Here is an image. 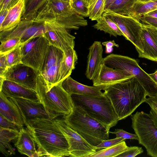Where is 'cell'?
<instances>
[{
  "instance_id": "26",
  "label": "cell",
  "mask_w": 157,
  "mask_h": 157,
  "mask_svg": "<svg viewBox=\"0 0 157 157\" xmlns=\"http://www.w3.org/2000/svg\"><path fill=\"white\" fill-rule=\"evenodd\" d=\"M64 56V53L60 49L50 44L39 72L44 71L61 62Z\"/></svg>"
},
{
  "instance_id": "43",
  "label": "cell",
  "mask_w": 157,
  "mask_h": 157,
  "mask_svg": "<svg viewBox=\"0 0 157 157\" xmlns=\"http://www.w3.org/2000/svg\"><path fill=\"white\" fill-rule=\"evenodd\" d=\"M9 68L6 55L0 54V76H2Z\"/></svg>"
},
{
  "instance_id": "19",
  "label": "cell",
  "mask_w": 157,
  "mask_h": 157,
  "mask_svg": "<svg viewBox=\"0 0 157 157\" xmlns=\"http://www.w3.org/2000/svg\"><path fill=\"white\" fill-rule=\"evenodd\" d=\"M0 115L21 128L24 122L19 109L12 100L0 91Z\"/></svg>"
},
{
  "instance_id": "5",
  "label": "cell",
  "mask_w": 157,
  "mask_h": 157,
  "mask_svg": "<svg viewBox=\"0 0 157 157\" xmlns=\"http://www.w3.org/2000/svg\"><path fill=\"white\" fill-rule=\"evenodd\" d=\"M71 97L74 105L81 107L108 131L119 121L111 102L104 94L99 96L73 94Z\"/></svg>"
},
{
  "instance_id": "44",
  "label": "cell",
  "mask_w": 157,
  "mask_h": 157,
  "mask_svg": "<svg viewBox=\"0 0 157 157\" xmlns=\"http://www.w3.org/2000/svg\"><path fill=\"white\" fill-rule=\"evenodd\" d=\"M101 43L102 45L105 47V52L106 53L112 52L113 50V47H119V45L116 43L114 40L104 42Z\"/></svg>"
},
{
  "instance_id": "6",
  "label": "cell",
  "mask_w": 157,
  "mask_h": 157,
  "mask_svg": "<svg viewBox=\"0 0 157 157\" xmlns=\"http://www.w3.org/2000/svg\"><path fill=\"white\" fill-rule=\"evenodd\" d=\"M71 4L64 0H48L37 12L33 20L35 23L45 21L56 23L67 29L75 30L80 19Z\"/></svg>"
},
{
  "instance_id": "42",
  "label": "cell",
  "mask_w": 157,
  "mask_h": 157,
  "mask_svg": "<svg viewBox=\"0 0 157 157\" xmlns=\"http://www.w3.org/2000/svg\"><path fill=\"white\" fill-rule=\"evenodd\" d=\"M139 21H141L146 24L157 28V18L144 15L140 18Z\"/></svg>"
},
{
  "instance_id": "28",
  "label": "cell",
  "mask_w": 157,
  "mask_h": 157,
  "mask_svg": "<svg viewBox=\"0 0 157 157\" xmlns=\"http://www.w3.org/2000/svg\"><path fill=\"white\" fill-rule=\"evenodd\" d=\"M62 61L44 71L39 72L44 78L48 87H51L61 82V67Z\"/></svg>"
},
{
  "instance_id": "50",
  "label": "cell",
  "mask_w": 157,
  "mask_h": 157,
  "mask_svg": "<svg viewBox=\"0 0 157 157\" xmlns=\"http://www.w3.org/2000/svg\"><path fill=\"white\" fill-rule=\"evenodd\" d=\"M65 0V1H67V2H68L71 5V0Z\"/></svg>"
},
{
  "instance_id": "35",
  "label": "cell",
  "mask_w": 157,
  "mask_h": 157,
  "mask_svg": "<svg viewBox=\"0 0 157 157\" xmlns=\"http://www.w3.org/2000/svg\"><path fill=\"white\" fill-rule=\"evenodd\" d=\"M6 56V60L9 67L22 63V53L21 46L10 52Z\"/></svg>"
},
{
  "instance_id": "40",
  "label": "cell",
  "mask_w": 157,
  "mask_h": 157,
  "mask_svg": "<svg viewBox=\"0 0 157 157\" xmlns=\"http://www.w3.org/2000/svg\"><path fill=\"white\" fill-rule=\"evenodd\" d=\"M21 0H2L0 1V12L9 10Z\"/></svg>"
},
{
  "instance_id": "47",
  "label": "cell",
  "mask_w": 157,
  "mask_h": 157,
  "mask_svg": "<svg viewBox=\"0 0 157 157\" xmlns=\"http://www.w3.org/2000/svg\"><path fill=\"white\" fill-rule=\"evenodd\" d=\"M149 75L152 79L157 84V70L153 73L149 74Z\"/></svg>"
},
{
  "instance_id": "23",
  "label": "cell",
  "mask_w": 157,
  "mask_h": 157,
  "mask_svg": "<svg viewBox=\"0 0 157 157\" xmlns=\"http://www.w3.org/2000/svg\"><path fill=\"white\" fill-rule=\"evenodd\" d=\"M19 132V130L0 127V151L6 156L15 154L11 143L17 139Z\"/></svg>"
},
{
  "instance_id": "27",
  "label": "cell",
  "mask_w": 157,
  "mask_h": 157,
  "mask_svg": "<svg viewBox=\"0 0 157 157\" xmlns=\"http://www.w3.org/2000/svg\"><path fill=\"white\" fill-rule=\"evenodd\" d=\"M97 22L93 27L94 28L102 31L110 36L117 37L124 35L116 24L109 18L102 16L96 20Z\"/></svg>"
},
{
  "instance_id": "22",
  "label": "cell",
  "mask_w": 157,
  "mask_h": 157,
  "mask_svg": "<svg viewBox=\"0 0 157 157\" xmlns=\"http://www.w3.org/2000/svg\"><path fill=\"white\" fill-rule=\"evenodd\" d=\"M25 8V0H21L9 10L4 22L0 25V32L8 31L16 27L21 21Z\"/></svg>"
},
{
  "instance_id": "37",
  "label": "cell",
  "mask_w": 157,
  "mask_h": 157,
  "mask_svg": "<svg viewBox=\"0 0 157 157\" xmlns=\"http://www.w3.org/2000/svg\"><path fill=\"white\" fill-rule=\"evenodd\" d=\"M144 151L141 147L132 146L128 147L123 152L118 155V157H135L143 153Z\"/></svg>"
},
{
  "instance_id": "12",
  "label": "cell",
  "mask_w": 157,
  "mask_h": 157,
  "mask_svg": "<svg viewBox=\"0 0 157 157\" xmlns=\"http://www.w3.org/2000/svg\"><path fill=\"white\" fill-rule=\"evenodd\" d=\"M44 35L50 44L61 50L64 52L71 48H74L75 37L67 29L53 22L45 21Z\"/></svg>"
},
{
  "instance_id": "36",
  "label": "cell",
  "mask_w": 157,
  "mask_h": 157,
  "mask_svg": "<svg viewBox=\"0 0 157 157\" xmlns=\"http://www.w3.org/2000/svg\"><path fill=\"white\" fill-rule=\"evenodd\" d=\"M144 102L148 104L151 108L149 116L157 127V96L149 97Z\"/></svg>"
},
{
  "instance_id": "25",
  "label": "cell",
  "mask_w": 157,
  "mask_h": 157,
  "mask_svg": "<svg viewBox=\"0 0 157 157\" xmlns=\"http://www.w3.org/2000/svg\"><path fill=\"white\" fill-rule=\"evenodd\" d=\"M157 9V0H137L134 3L129 16L139 21L146 13Z\"/></svg>"
},
{
  "instance_id": "18",
  "label": "cell",
  "mask_w": 157,
  "mask_h": 157,
  "mask_svg": "<svg viewBox=\"0 0 157 157\" xmlns=\"http://www.w3.org/2000/svg\"><path fill=\"white\" fill-rule=\"evenodd\" d=\"M85 75L93 80L97 75L102 64L103 49L100 41H95L89 48Z\"/></svg>"
},
{
  "instance_id": "1",
  "label": "cell",
  "mask_w": 157,
  "mask_h": 157,
  "mask_svg": "<svg viewBox=\"0 0 157 157\" xmlns=\"http://www.w3.org/2000/svg\"><path fill=\"white\" fill-rule=\"evenodd\" d=\"M54 119L36 118L24 123L38 147L40 156H70L67 141Z\"/></svg>"
},
{
  "instance_id": "2",
  "label": "cell",
  "mask_w": 157,
  "mask_h": 157,
  "mask_svg": "<svg viewBox=\"0 0 157 157\" xmlns=\"http://www.w3.org/2000/svg\"><path fill=\"white\" fill-rule=\"evenodd\" d=\"M103 94L109 99L119 121L131 115L144 102L147 92L134 77L105 88Z\"/></svg>"
},
{
  "instance_id": "51",
  "label": "cell",
  "mask_w": 157,
  "mask_h": 157,
  "mask_svg": "<svg viewBox=\"0 0 157 157\" xmlns=\"http://www.w3.org/2000/svg\"><path fill=\"white\" fill-rule=\"evenodd\" d=\"M153 0V1H155V0Z\"/></svg>"
},
{
  "instance_id": "11",
  "label": "cell",
  "mask_w": 157,
  "mask_h": 157,
  "mask_svg": "<svg viewBox=\"0 0 157 157\" xmlns=\"http://www.w3.org/2000/svg\"><path fill=\"white\" fill-rule=\"evenodd\" d=\"M54 123L62 132L69 145L70 157H88L96 152L93 146L68 126L63 119H54Z\"/></svg>"
},
{
  "instance_id": "45",
  "label": "cell",
  "mask_w": 157,
  "mask_h": 157,
  "mask_svg": "<svg viewBox=\"0 0 157 157\" xmlns=\"http://www.w3.org/2000/svg\"><path fill=\"white\" fill-rule=\"evenodd\" d=\"M9 11V10H7L3 11L0 12V25L4 22Z\"/></svg>"
},
{
  "instance_id": "9",
  "label": "cell",
  "mask_w": 157,
  "mask_h": 157,
  "mask_svg": "<svg viewBox=\"0 0 157 157\" xmlns=\"http://www.w3.org/2000/svg\"><path fill=\"white\" fill-rule=\"evenodd\" d=\"M102 16L109 18L117 25L126 39L135 46L138 54L143 52L141 36L142 24L132 17L123 15L106 10Z\"/></svg>"
},
{
  "instance_id": "41",
  "label": "cell",
  "mask_w": 157,
  "mask_h": 157,
  "mask_svg": "<svg viewBox=\"0 0 157 157\" xmlns=\"http://www.w3.org/2000/svg\"><path fill=\"white\" fill-rule=\"evenodd\" d=\"M0 127L4 128L20 130V128L17 125L1 115H0Z\"/></svg>"
},
{
  "instance_id": "10",
  "label": "cell",
  "mask_w": 157,
  "mask_h": 157,
  "mask_svg": "<svg viewBox=\"0 0 157 157\" xmlns=\"http://www.w3.org/2000/svg\"><path fill=\"white\" fill-rule=\"evenodd\" d=\"M49 45L44 35L33 38L22 44V63L39 72Z\"/></svg>"
},
{
  "instance_id": "38",
  "label": "cell",
  "mask_w": 157,
  "mask_h": 157,
  "mask_svg": "<svg viewBox=\"0 0 157 157\" xmlns=\"http://www.w3.org/2000/svg\"><path fill=\"white\" fill-rule=\"evenodd\" d=\"M125 140L122 138L116 137L112 139L103 140L95 147L97 150H100L115 145Z\"/></svg>"
},
{
  "instance_id": "33",
  "label": "cell",
  "mask_w": 157,
  "mask_h": 157,
  "mask_svg": "<svg viewBox=\"0 0 157 157\" xmlns=\"http://www.w3.org/2000/svg\"><path fill=\"white\" fill-rule=\"evenodd\" d=\"M1 43L0 54L4 55H6L21 45V39L18 37H10Z\"/></svg>"
},
{
  "instance_id": "3",
  "label": "cell",
  "mask_w": 157,
  "mask_h": 157,
  "mask_svg": "<svg viewBox=\"0 0 157 157\" xmlns=\"http://www.w3.org/2000/svg\"><path fill=\"white\" fill-rule=\"evenodd\" d=\"M63 119L68 126L93 146L109 139V132L78 106L74 105L71 112Z\"/></svg>"
},
{
  "instance_id": "17",
  "label": "cell",
  "mask_w": 157,
  "mask_h": 157,
  "mask_svg": "<svg viewBox=\"0 0 157 157\" xmlns=\"http://www.w3.org/2000/svg\"><path fill=\"white\" fill-rule=\"evenodd\" d=\"M2 91L8 98H21L40 101L36 91L15 82L4 79L0 87Z\"/></svg>"
},
{
  "instance_id": "15",
  "label": "cell",
  "mask_w": 157,
  "mask_h": 157,
  "mask_svg": "<svg viewBox=\"0 0 157 157\" xmlns=\"http://www.w3.org/2000/svg\"><path fill=\"white\" fill-rule=\"evenodd\" d=\"M134 77L125 71L111 68L102 63L97 75L92 80L93 86L103 87L104 90Z\"/></svg>"
},
{
  "instance_id": "14",
  "label": "cell",
  "mask_w": 157,
  "mask_h": 157,
  "mask_svg": "<svg viewBox=\"0 0 157 157\" xmlns=\"http://www.w3.org/2000/svg\"><path fill=\"white\" fill-rule=\"evenodd\" d=\"M10 98L18 107L24 123L36 118L53 119L59 116L47 111L40 101H36L21 98Z\"/></svg>"
},
{
  "instance_id": "29",
  "label": "cell",
  "mask_w": 157,
  "mask_h": 157,
  "mask_svg": "<svg viewBox=\"0 0 157 157\" xmlns=\"http://www.w3.org/2000/svg\"><path fill=\"white\" fill-rule=\"evenodd\" d=\"M128 147L124 141L113 146L98 150L88 157H117Z\"/></svg>"
},
{
  "instance_id": "24",
  "label": "cell",
  "mask_w": 157,
  "mask_h": 157,
  "mask_svg": "<svg viewBox=\"0 0 157 157\" xmlns=\"http://www.w3.org/2000/svg\"><path fill=\"white\" fill-rule=\"evenodd\" d=\"M64 56L61 67L60 82L70 76L78 60V56L74 48H71L64 52Z\"/></svg>"
},
{
  "instance_id": "46",
  "label": "cell",
  "mask_w": 157,
  "mask_h": 157,
  "mask_svg": "<svg viewBox=\"0 0 157 157\" xmlns=\"http://www.w3.org/2000/svg\"><path fill=\"white\" fill-rule=\"evenodd\" d=\"M144 15L147 16L157 18V9L152 10L146 13Z\"/></svg>"
},
{
  "instance_id": "30",
  "label": "cell",
  "mask_w": 157,
  "mask_h": 157,
  "mask_svg": "<svg viewBox=\"0 0 157 157\" xmlns=\"http://www.w3.org/2000/svg\"><path fill=\"white\" fill-rule=\"evenodd\" d=\"M137 0H114L106 11L108 10L120 15L129 16L135 2Z\"/></svg>"
},
{
  "instance_id": "48",
  "label": "cell",
  "mask_w": 157,
  "mask_h": 157,
  "mask_svg": "<svg viewBox=\"0 0 157 157\" xmlns=\"http://www.w3.org/2000/svg\"><path fill=\"white\" fill-rule=\"evenodd\" d=\"M114 0H106L105 4L104 11L107 9L110 5Z\"/></svg>"
},
{
  "instance_id": "49",
  "label": "cell",
  "mask_w": 157,
  "mask_h": 157,
  "mask_svg": "<svg viewBox=\"0 0 157 157\" xmlns=\"http://www.w3.org/2000/svg\"><path fill=\"white\" fill-rule=\"evenodd\" d=\"M89 6L91 5L95 0H84Z\"/></svg>"
},
{
  "instance_id": "16",
  "label": "cell",
  "mask_w": 157,
  "mask_h": 157,
  "mask_svg": "<svg viewBox=\"0 0 157 157\" xmlns=\"http://www.w3.org/2000/svg\"><path fill=\"white\" fill-rule=\"evenodd\" d=\"M141 37L143 52L139 57L157 61V28L142 24Z\"/></svg>"
},
{
  "instance_id": "20",
  "label": "cell",
  "mask_w": 157,
  "mask_h": 157,
  "mask_svg": "<svg viewBox=\"0 0 157 157\" xmlns=\"http://www.w3.org/2000/svg\"><path fill=\"white\" fill-rule=\"evenodd\" d=\"M64 89L71 95L73 94L88 96H99L103 94V87L89 86L83 85L73 79L70 76L62 82Z\"/></svg>"
},
{
  "instance_id": "8",
  "label": "cell",
  "mask_w": 157,
  "mask_h": 157,
  "mask_svg": "<svg viewBox=\"0 0 157 157\" xmlns=\"http://www.w3.org/2000/svg\"><path fill=\"white\" fill-rule=\"evenodd\" d=\"M131 118L139 143L145 147L148 155L157 157V127L148 114L137 111Z\"/></svg>"
},
{
  "instance_id": "21",
  "label": "cell",
  "mask_w": 157,
  "mask_h": 157,
  "mask_svg": "<svg viewBox=\"0 0 157 157\" xmlns=\"http://www.w3.org/2000/svg\"><path fill=\"white\" fill-rule=\"evenodd\" d=\"M16 140L14 145L20 154L30 157H39L36 149V144L26 128L23 127L20 129Z\"/></svg>"
},
{
  "instance_id": "13",
  "label": "cell",
  "mask_w": 157,
  "mask_h": 157,
  "mask_svg": "<svg viewBox=\"0 0 157 157\" xmlns=\"http://www.w3.org/2000/svg\"><path fill=\"white\" fill-rule=\"evenodd\" d=\"M39 72L33 68L21 63L9 68L2 76L5 79L36 91Z\"/></svg>"
},
{
  "instance_id": "4",
  "label": "cell",
  "mask_w": 157,
  "mask_h": 157,
  "mask_svg": "<svg viewBox=\"0 0 157 157\" xmlns=\"http://www.w3.org/2000/svg\"><path fill=\"white\" fill-rule=\"evenodd\" d=\"M62 82L48 88L39 72L36 91L47 111L63 117L71 112L74 105L71 95L63 88Z\"/></svg>"
},
{
  "instance_id": "39",
  "label": "cell",
  "mask_w": 157,
  "mask_h": 157,
  "mask_svg": "<svg viewBox=\"0 0 157 157\" xmlns=\"http://www.w3.org/2000/svg\"><path fill=\"white\" fill-rule=\"evenodd\" d=\"M109 133L115 134L116 137H120L125 140L135 139L138 140L137 135L136 134H133L129 133L121 129H116L113 132H109Z\"/></svg>"
},
{
  "instance_id": "34",
  "label": "cell",
  "mask_w": 157,
  "mask_h": 157,
  "mask_svg": "<svg viewBox=\"0 0 157 157\" xmlns=\"http://www.w3.org/2000/svg\"><path fill=\"white\" fill-rule=\"evenodd\" d=\"M71 5L75 13L82 16L88 17L89 6L84 0H71Z\"/></svg>"
},
{
  "instance_id": "31",
  "label": "cell",
  "mask_w": 157,
  "mask_h": 157,
  "mask_svg": "<svg viewBox=\"0 0 157 157\" xmlns=\"http://www.w3.org/2000/svg\"><path fill=\"white\" fill-rule=\"evenodd\" d=\"M47 0H25V8L22 19L33 21L37 12Z\"/></svg>"
},
{
  "instance_id": "32",
  "label": "cell",
  "mask_w": 157,
  "mask_h": 157,
  "mask_svg": "<svg viewBox=\"0 0 157 157\" xmlns=\"http://www.w3.org/2000/svg\"><path fill=\"white\" fill-rule=\"evenodd\" d=\"M106 0H95L89 7L88 17L92 21H96L102 16L105 10Z\"/></svg>"
},
{
  "instance_id": "7",
  "label": "cell",
  "mask_w": 157,
  "mask_h": 157,
  "mask_svg": "<svg viewBox=\"0 0 157 157\" xmlns=\"http://www.w3.org/2000/svg\"><path fill=\"white\" fill-rule=\"evenodd\" d=\"M102 63L134 75L149 97L157 96V84L139 66L137 61L128 56L111 54L103 58Z\"/></svg>"
}]
</instances>
